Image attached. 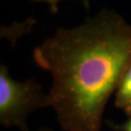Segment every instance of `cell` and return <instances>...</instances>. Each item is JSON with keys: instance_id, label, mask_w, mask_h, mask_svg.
Wrapping results in <instances>:
<instances>
[{"instance_id": "cell-2", "label": "cell", "mask_w": 131, "mask_h": 131, "mask_svg": "<svg viewBox=\"0 0 131 131\" xmlns=\"http://www.w3.org/2000/svg\"><path fill=\"white\" fill-rule=\"evenodd\" d=\"M50 106V99L33 79L18 82L9 76L6 66H0V124L27 131V120L34 111Z\"/></svg>"}, {"instance_id": "cell-3", "label": "cell", "mask_w": 131, "mask_h": 131, "mask_svg": "<svg viewBox=\"0 0 131 131\" xmlns=\"http://www.w3.org/2000/svg\"><path fill=\"white\" fill-rule=\"evenodd\" d=\"M115 106L131 116V62L125 70L115 92Z\"/></svg>"}, {"instance_id": "cell-1", "label": "cell", "mask_w": 131, "mask_h": 131, "mask_svg": "<svg viewBox=\"0 0 131 131\" xmlns=\"http://www.w3.org/2000/svg\"><path fill=\"white\" fill-rule=\"evenodd\" d=\"M49 71L50 106L65 131H101L107 101L131 62V25L102 9L77 27L59 28L33 50Z\"/></svg>"}, {"instance_id": "cell-5", "label": "cell", "mask_w": 131, "mask_h": 131, "mask_svg": "<svg viewBox=\"0 0 131 131\" xmlns=\"http://www.w3.org/2000/svg\"><path fill=\"white\" fill-rule=\"evenodd\" d=\"M32 1H35V2H46L49 4V7H50V11L53 13V14H56V13L58 12V4L62 0H32ZM83 2V5L86 9H89L90 8V0H81Z\"/></svg>"}, {"instance_id": "cell-4", "label": "cell", "mask_w": 131, "mask_h": 131, "mask_svg": "<svg viewBox=\"0 0 131 131\" xmlns=\"http://www.w3.org/2000/svg\"><path fill=\"white\" fill-rule=\"evenodd\" d=\"M106 124L113 131H131V116L129 117V119L124 124H117L112 121H106Z\"/></svg>"}, {"instance_id": "cell-6", "label": "cell", "mask_w": 131, "mask_h": 131, "mask_svg": "<svg viewBox=\"0 0 131 131\" xmlns=\"http://www.w3.org/2000/svg\"><path fill=\"white\" fill-rule=\"evenodd\" d=\"M27 131H30V130L28 129ZM36 131H53V130H51V129H46V128H42V129H39L36 130Z\"/></svg>"}]
</instances>
